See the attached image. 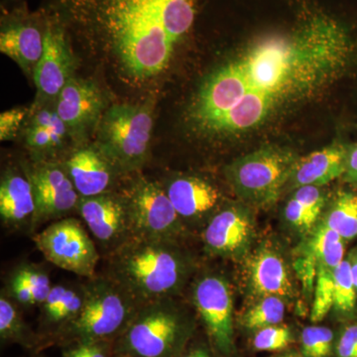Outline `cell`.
I'll list each match as a JSON object with an SVG mask.
<instances>
[{"mask_svg":"<svg viewBox=\"0 0 357 357\" xmlns=\"http://www.w3.org/2000/svg\"><path fill=\"white\" fill-rule=\"evenodd\" d=\"M282 6L199 86L188 119L203 137H245L357 75L356 9L331 0Z\"/></svg>","mask_w":357,"mask_h":357,"instance_id":"obj_1","label":"cell"},{"mask_svg":"<svg viewBox=\"0 0 357 357\" xmlns=\"http://www.w3.org/2000/svg\"><path fill=\"white\" fill-rule=\"evenodd\" d=\"M204 0H51L68 34L109 54L128 79L164 72L196 25Z\"/></svg>","mask_w":357,"mask_h":357,"instance_id":"obj_2","label":"cell"},{"mask_svg":"<svg viewBox=\"0 0 357 357\" xmlns=\"http://www.w3.org/2000/svg\"><path fill=\"white\" fill-rule=\"evenodd\" d=\"M107 278L139 306L178 295L195 270L181 243L132 237L107 255Z\"/></svg>","mask_w":357,"mask_h":357,"instance_id":"obj_3","label":"cell"},{"mask_svg":"<svg viewBox=\"0 0 357 357\" xmlns=\"http://www.w3.org/2000/svg\"><path fill=\"white\" fill-rule=\"evenodd\" d=\"M191 321L174 298L141 305L119 338L126 357H173L189 337Z\"/></svg>","mask_w":357,"mask_h":357,"instance_id":"obj_4","label":"cell"},{"mask_svg":"<svg viewBox=\"0 0 357 357\" xmlns=\"http://www.w3.org/2000/svg\"><path fill=\"white\" fill-rule=\"evenodd\" d=\"M298 158L290 148L270 145L232 161L225 176L244 204L267 208L280 198Z\"/></svg>","mask_w":357,"mask_h":357,"instance_id":"obj_5","label":"cell"},{"mask_svg":"<svg viewBox=\"0 0 357 357\" xmlns=\"http://www.w3.org/2000/svg\"><path fill=\"white\" fill-rule=\"evenodd\" d=\"M84 306L66 333L77 344L105 342L121 335L139 305L116 283L96 276L84 285Z\"/></svg>","mask_w":357,"mask_h":357,"instance_id":"obj_6","label":"cell"},{"mask_svg":"<svg viewBox=\"0 0 357 357\" xmlns=\"http://www.w3.org/2000/svg\"><path fill=\"white\" fill-rule=\"evenodd\" d=\"M152 128L145 105H112L100 116L98 148L119 172H133L146 162Z\"/></svg>","mask_w":357,"mask_h":357,"instance_id":"obj_7","label":"cell"},{"mask_svg":"<svg viewBox=\"0 0 357 357\" xmlns=\"http://www.w3.org/2000/svg\"><path fill=\"white\" fill-rule=\"evenodd\" d=\"M122 195L128 204L133 237L182 243L188 229L163 185L137 177L131 181Z\"/></svg>","mask_w":357,"mask_h":357,"instance_id":"obj_8","label":"cell"},{"mask_svg":"<svg viewBox=\"0 0 357 357\" xmlns=\"http://www.w3.org/2000/svg\"><path fill=\"white\" fill-rule=\"evenodd\" d=\"M33 241L55 266L89 279L96 276L100 252L81 220L68 217L49 223Z\"/></svg>","mask_w":357,"mask_h":357,"instance_id":"obj_9","label":"cell"},{"mask_svg":"<svg viewBox=\"0 0 357 357\" xmlns=\"http://www.w3.org/2000/svg\"><path fill=\"white\" fill-rule=\"evenodd\" d=\"M192 297L215 349L229 356L234 344V302L229 281L220 275H204L192 286Z\"/></svg>","mask_w":357,"mask_h":357,"instance_id":"obj_10","label":"cell"},{"mask_svg":"<svg viewBox=\"0 0 357 357\" xmlns=\"http://www.w3.org/2000/svg\"><path fill=\"white\" fill-rule=\"evenodd\" d=\"M204 250L211 256L243 261L251 252L255 239L252 213L243 204L222 208L211 218L203 229Z\"/></svg>","mask_w":357,"mask_h":357,"instance_id":"obj_11","label":"cell"},{"mask_svg":"<svg viewBox=\"0 0 357 357\" xmlns=\"http://www.w3.org/2000/svg\"><path fill=\"white\" fill-rule=\"evenodd\" d=\"M77 211L107 255L133 237L128 204L122 194L109 192L79 198Z\"/></svg>","mask_w":357,"mask_h":357,"instance_id":"obj_12","label":"cell"},{"mask_svg":"<svg viewBox=\"0 0 357 357\" xmlns=\"http://www.w3.org/2000/svg\"><path fill=\"white\" fill-rule=\"evenodd\" d=\"M27 177L31 182L36 204L31 231L77 211L79 196L63 165L40 164L28 173Z\"/></svg>","mask_w":357,"mask_h":357,"instance_id":"obj_13","label":"cell"},{"mask_svg":"<svg viewBox=\"0 0 357 357\" xmlns=\"http://www.w3.org/2000/svg\"><path fill=\"white\" fill-rule=\"evenodd\" d=\"M46 14L44 51L33 74L38 93L44 98H57L66 84L73 79L75 60L70 51L67 31L60 21Z\"/></svg>","mask_w":357,"mask_h":357,"instance_id":"obj_14","label":"cell"},{"mask_svg":"<svg viewBox=\"0 0 357 357\" xmlns=\"http://www.w3.org/2000/svg\"><path fill=\"white\" fill-rule=\"evenodd\" d=\"M45 29V13L33 15L16 8L2 20L0 51L33 76L43 54Z\"/></svg>","mask_w":357,"mask_h":357,"instance_id":"obj_15","label":"cell"},{"mask_svg":"<svg viewBox=\"0 0 357 357\" xmlns=\"http://www.w3.org/2000/svg\"><path fill=\"white\" fill-rule=\"evenodd\" d=\"M246 286L256 299L275 296L288 302L296 296L286 260L274 246L262 244L245 258Z\"/></svg>","mask_w":357,"mask_h":357,"instance_id":"obj_16","label":"cell"},{"mask_svg":"<svg viewBox=\"0 0 357 357\" xmlns=\"http://www.w3.org/2000/svg\"><path fill=\"white\" fill-rule=\"evenodd\" d=\"M169 199L185 227L204 229L222 206V195L215 185L197 176H180L165 188Z\"/></svg>","mask_w":357,"mask_h":357,"instance_id":"obj_17","label":"cell"},{"mask_svg":"<svg viewBox=\"0 0 357 357\" xmlns=\"http://www.w3.org/2000/svg\"><path fill=\"white\" fill-rule=\"evenodd\" d=\"M79 198L109 192L115 174L121 173L98 147H86L70 155L64 165Z\"/></svg>","mask_w":357,"mask_h":357,"instance_id":"obj_18","label":"cell"},{"mask_svg":"<svg viewBox=\"0 0 357 357\" xmlns=\"http://www.w3.org/2000/svg\"><path fill=\"white\" fill-rule=\"evenodd\" d=\"M55 109L69 130L83 131L102 115V95L93 82L73 77L56 98Z\"/></svg>","mask_w":357,"mask_h":357,"instance_id":"obj_19","label":"cell"},{"mask_svg":"<svg viewBox=\"0 0 357 357\" xmlns=\"http://www.w3.org/2000/svg\"><path fill=\"white\" fill-rule=\"evenodd\" d=\"M347 143L335 141L332 144L312 152L296 161L285 190L304 185L325 187L328 183L342 178L347 161Z\"/></svg>","mask_w":357,"mask_h":357,"instance_id":"obj_20","label":"cell"},{"mask_svg":"<svg viewBox=\"0 0 357 357\" xmlns=\"http://www.w3.org/2000/svg\"><path fill=\"white\" fill-rule=\"evenodd\" d=\"M35 213L36 204L29 178L7 173L0 184V217L3 225L14 230H31Z\"/></svg>","mask_w":357,"mask_h":357,"instance_id":"obj_21","label":"cell"},{"mask_svg":"<svg viewBox=\"0 0 357 357\" xmlns=\"http://www.w3.org/2000/svg\"><path fill=\"white\" fill-rule=\"evenodd\" d=\"M330 195L318 185H304L294 190L284 215L289 225L303 236H307L321 220Z\"/></svg>","mask_w":357,"mask_h":357,"instance_id":"obj_22","label":"cell"},{"mask_svg":"<svg viewBox=\"0 0 357 357\" xmlns=\"http://www.w3.org/2000/svg\"><path fill=\"white\" fill-rule=\"evenodd\" d=\"M345 243L347 241L337 231L321 220L307 234L301 255L311 258L317 266L335 271L345 258Z\"/></svg>","mask_w":357,"mask_h":357,"instance_id":"obj_23","label":"cell"},{"mask_svg":"<svg viewBox=\"0 0 357 357\" xmlns=\"http://www.w3.org/2000/svg\"><path fill=\"white\" fill-rule=\"evenodd\" d=\"M50 278L44 270L33 265H23L14 270L7 290L11 299L24 306L43 305L51 289Z\"/></svg>","mask_w":357,"mask_h":357,"instance_id":"obj_24","label":"cell"},{"mask_svg":"<svg viewBox=\"0 0 357 357\" xmlns=\"http://www.w3.org/2000/svg\"><path fill=\"white\" fill-rule=\"evenodd\" d=\"M321 220L347 243L357 238V189H340L330 196Z\"/></svg>","mask_w":357,"mask_h":357,"instance_id":"obj_25","label":"cell"},{"mask_svg":"<svg viewBox=\"0 0 357 357\" xmlns=\"http://www.w3.org/2000/svg\"><path fill=\"white\" fill-rule=\"evenodd\" d=\"M84 300V286L79 288L53 286L42 305L45 319L52 325L67 326L79 316L83 309Z\"/></svg>","mask_w":357,"mask_h":357,"instance_id":"obj_26","label":"cell"},{"mask_svg":"<svg viewBox=\"0 0 357 357\" xmlns=\"http://www.w3.org/2000/svg\"><path fill=\"white\" fill-rule=\"evenodd\" d=\"M286 312V302L275 296L258 299L241 317V325L257 331L267 326L280 325Z\"/></svg>","mask_w":357,"mask_h":357,"instance_id":"obj_27","label":"cell"},{"mask_svg":"<svg viewBox=\"0 0 357 357\" xmlns=\"http://www.w3.org/2000/svg\"><path fill=\"white\" fill-rule=\"evenodd\" d=\"M333 278L335 295L333 309L342 318H352L356 312L357 292L352 280L351 264L347 257L340 266L335 268Z\"/></svg>","mask_w":357,"mask_h":357,"instance_id":"obj_28","label":"cell"},{"mask_svg":"<svg viewBox=\"0 0 357 357\" xmlns=\"http://www.w3.org/2000/svg\"><path fill=\"white\" fill-rule=\"evenodd\" d=\"M335 278L333 271L325 267L317 266V282L314 299L311 310V319L319 323L326 318L333 307Z\"/></svg>","mask_w":357,"mask_h":357,"instance_id":"obj_29","label":"cell"},{"mask_svg":"<svg viewBox=\"0 0 357 357\" xmlns=\"http://www.w3.org/2000/svg\"><path fill=\"white\" fill-rule=\"evenodd\" d=\"M28 328L17 307L10 298L2 294L0 297V337L2 342H25Z\"/></svg>","mask_w":357,"mask_h":357,"instance_id":"obj_30","label":"cell"},{"mask_svg":"<svg viewBox=\"0 0 357 357\" xmlns=\"http://www.w3.org/2000/svg\"><path fill=\"white\" fill-rule=\"evenodd\" d=\"M335 335L326 326H307L302 332V354L304 357H328L333 351Z\"/></svg>","mask_w":357,"mask_h":357,"instance_id":"obj_31","label":"cell"},{"mask_svg":"<svg viewBox=\"0 0 357 357\" xmlns=\"http://www.w3.org/2000/svg\"><path fill=\"white\" fill-rule=\"evenodd\" d=\"M293 342V333L286 326H271L256 332L253 347L259 351H279Z\"/></svg>","mask_w":357,"mask_h":357,"instance_id":"obj_32","label":"cell"},{"mask_svg":"<svg viewBox=\"0 0 357 357\" xmlns=\"http://www.w3.org/2000/svg\"><path fill=\"white\" fill-rule=\"evenodd\" d=\"M32 126H40L45 128L54 136L58 144L62 145L63 141L65 139L66 133L68 128L62 121L56 109H42L39 110L36 114L33 116L31 123Z\"/></svg>","mask_w":357,"mask_h":357,"instance_id":"obj_33","label":"cell"},{"mask_svg":"<svg viewBox=\"0 0 357 357\" xmlns=\"http://www.w3.org/2000/svg\"><path fill=\"white\" fill-rule=\"evenodd\" d=\"M27 110L14 109L2 112L0 115V139H13L24 121Z\"/></svg>","mask_w":357,"mask_h":357,"instance_id":"obj_34","label":"cell"},{"mask_svg":"<svg viewBox=\"0 0 357 357\" xmlns=\"http://www.w3.org/2000/svg\"><path fill=\"white\" fill-rule=\"evenodd\" d=\"M26 141L28 146L38 152H46L60 147L57 141L48 130L32 124H30L28 128Z\"/></svg>","mask_w":357,"mask_h":357,"instance_id":"obj_35","label":"cell"},{"mask_svg":"<svg viewBox=\"0 0 357 357\" xmlns=\"http://www.w3.org/2000/svg\"><path fill=\"white\" fill-rule=\"evenodd\" d=\"M337 357H357V323L344 326L335 344Z\"/></svg>","mask_w":357,"mask_h":357,"instance_id":"obj_36","label":"cell"},{"mask_svg":"<svg viewBox=\"0 0 357 357\" xmlns=\"http://www.w3.org/2000/svg\"><path fill=\"white\" fill-rule=\"evenodd\" d=\"M342 178L351 188L357 189V142L347 143V161Z\"/></svg>","mask_w":357,"mask_h":357,"instance_id":"obj_37","label":"cell"},{"mask_svg":"<svg viewBox=\"0 0 357 357\" xmlns=\"http://www.w3.org/2000/svg\"><path fill=\"white\" fill-rule=\"evenodd\" d=\"M76 347L82 357H107V349L102 342L77 344Z\"/></svg>","mask_w":357,"mask_h":357,"instance_id":"obj_38","label":"cell"},{"mask_svg":"<svg viewBox=\"0 0 357 357\" xmlns=\"http://www.w3.org/2000/svg\"><path fill=\"white\" fill-rule=\"evenodd\" d=\"M347 258L349 259V264H351L352 280H354L357 292V245L349 251Z\"/></svg>","mask_w":357,"mask_h":357,"instance_id":"obj_39","label":"cell"},{"mask_svg":"<svg viewBox=\"0 0 357 357\" xmlns=\"http://www.w3.org/2000/svg\"><path fill=\"white\" fill-rule=\"evenodd\" d=\"M184 357H211L206 349H197Z\"/></svg>","mask_w":357,"mask_h":357,"instance_id":"obj_40","label":"cell"},{"mask_svg":"<svg viewBox=\"0 0 357 357\" xmlns=\"http://www.w3.org/2000/svg\"><path fill=\"white\" fill-rule=\"evenodd\" d=\"M278 357H304V356H298V354H284V356H280Z\"/></svg>","mask_w":357,"mask_h":357,"instance_id":"obj_41","label":"cell"},{"mask_svg":"<svg viewBox=\"0 0 357 357\" xmlns=\"http://www.w3.org/2000/svg\"><path fill=\"white\" fill-rule=\"evenodd\" d=\"M10 1H13V2H21V1H22V0H10Z\"/></svg>","mask_w":357,"mask_h":357,"instance_id":"obj_42","label":"cell"},{"mask_svg":"<svg viewBox=\"0 0 357 357\" xmlns=\"http://www.w3.org/2000/svg\"><path fill=\"white\" fill-rule=\"evenodd\" d=\"M121 357H126V356H122Z\"/></svg>","mask_w":357,"mask_h":357,"instance_id":"obj_43","label":"cell"}]
</instances>
